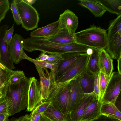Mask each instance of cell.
<instances>
[{
	"instance_id": "1",
	"label": "cell",
	"mask_w": 121,
	"mask_h": 121,
	"mask_svg": "<svg viewBox=\"0 0 121 121\" xmlns=\"http://www.w3.org/2000/svg\"><path fill=\"white\" fill-rule=\"evenodd\" d=\"M23 46L24 49L29 52L39 51L49 54H60L70 52L86 53L89 48L76 42L62 44L49 41L44 38L31 37L24 39Z\"/></svg>"
},
{
	"instance_id": "2",
	"label": "cell",
	"mask_w": 121,
	"mask_h": 121,
	"mask_svg": "<svg viewBox=\"0 0 121 121\" xmlns=\"http://www.w3.org/2000/svg\"><path fill=\"white\" fill-rule=\"evenodd\" d=\"M30 78L26 77L19 83L10 85L7 95L9 111L11 116L27 108Z\"/></svg>"
},
{
	"instance_id": "3",
	"label": "cell",
	"mask_w": 121,
	"mask_h": 121,
	"mask_svg": "<svg viewBox=\"0 0 121 121\" xmlns=\"http://www.w3.org/2000/svg\"><path fill=\"white\" fill-rule=\"evenodd\" d=\"M74 36L75 42L79 44L99 50L106 48V30L94 25L75 33Z\"/></svg>"
},
{
	"instance_id": "4",
	"label": "cell",
	"mask_w": 121,
	"mask_h": 121,
	"mask_svg": "<svg viewBox=\"0 0 121 121\" xmlns=\"http://www.w3.org/2000/svg\"><path fill=\"white\" fill-rule=\"evenodd\" d=\"M107 34L105 50L112 59L121 56V14L111 21Z\"/></svg>"
},
{
	"instance_id": "5",
	"label": "cell",
	"mask_w": 121,
	"mask_h": 121,
	"mask_svg": "<svg viewBox=\"0 0 121 121\" xmlns=\"http://www.w3.org/2000/svg\"><path fill=\"white\" fill-rule=\"evenodd\" d=\"M13 1L18 10L22 27L27 31L37 28L39 18L36 9L23 0H14Z\"/></svg>"
},
{
	"instance_id": "6",
	"label": "cell",
	"mask_w": 121,
	"mask_h": 121,
	"mask_svg": "<svg viewBox=\"0 0 121 121\" xmlns=\"http://www.w3.org/2000/svg\"><path fill=\"white\" fill-rule=\"evenodd\" d=\"M57 85L46 101L51 102L59 111L63 114L69 113L70 82Z\"/></svg>"
},
{
	"instance_id": "7",
	"label": "cell",
	"mask_w": 121,
	"mask_h": 121,
	"mask_svg": "<svg viewBox=\"0 0 121 121\" xmlns=\"http://www.w3.org/2000/svg\"><path fill=\"white\" fill-rule=\"evenodd\" d=\"M90 55L83 53L74 64L56 79L57 84L68 82L76 79L86 70Z\"/></svg>"
},
{
	"instance_id": "8",
	"label": "cell",
	"mask_w": 121,
	"mask_h": 121,
	"mask_svg": "<svg viewBox=\"0 0 121 121\" xmlns=\"http://www.w3.org/2000/svg\"><path fill=\"white\" fill-rule=\"evenodd\" d=\"M40 79L41 89V101L46 102L50 95L56 86L55 70H51L50 72L47 68H42L35 66Z\"/></svg>"
},
{
	"instance_id": "9",
	"label": "cell",
	"mask_w": 121,
	"mask_h": 121,
	"mask_svg": "<svg viewBox=\"0 0 121 121\" xmlns=\"http://www.w3.org/2000/svg\"><path fill=\"white\" fill-rule=\"evenodd\" d=\"M121 75L117 72H113L101 99L114 103L121 92Z\"/></svg>"
},
{
	"instance_id": "10",
	"label": "cell",
	"mask_w": 121,
	"mask_h": 121,
	"mask_svg": "<svg viewBox=\"0 0 121 121\" xmlns=\"http://www.w3.org/2000/svg\"><path fill=\"white\" fill-rule=\"evenodd\" d=\"M20 35L15 34L12 37L11 42L8 45L9 52L13 62L19 63L23 60H27L28 56L24 52L23 42L24 40Z\"/></svg>"
},
{
	"instance_id": "11",
	"label": "cell",
	"mask_w": 121,
	"mask_h": 121,
	"mask_svg": "<svg viewBox=\"0 0 121 121\" xmlns=\"http://www.w3.org/2000/svg\"><path fill=\"white\" fill-rule=\"evenodd\" d=\"M9 27L7 25L0 26V62L8 68L12 70L15 67L9 55L5 39Z\"/></svg>"
},
{
	"instance_id": "12",
	"label": "cell",
	"mask_w": 121,
	"mask_h": 121,
	"mask_svg": "<svg viewBox=\"0 0 121 121\" xmlns=\"http://www.w3.org/2000/svg\"><path fill=\"white\" fill-rule=\"evenodd\" d=\"M59 29L67 30L69 34L73 35L78 25V18L72 11L67 9L59 16L58 20Z\"/></svg>"
},
{
	"instance_id": "13",
	"label": "cell",
	"mask_w": 121,
	"mask_h": 121,
	"mask_svg": "<svg viewBox=\"0 0 121 121\" xmlns=\"http://www.w3.org/2000/svg\"><path fill=\"white\" fill-rule=\"evenodd\" d=\"M41 89L39 82L34 77H30L29 86L28 107L26 111L33 110L41 101Z\"/></svg>"
},
{
	"instance_id": "14",
	"label": "cell",
	"mask_w": 121,
	"mask_h": 121,
	"mask_svg": "<svg viewBox=\"0 0 121 121\" xmlns=\"http://www.w3.org/2000/svg\"><path fill=\"white\" fill-rule=\"evenodd\" d=\"M83 53L70 52L61 54L64 60L58 63L55 71L56 79L67 70Z\"/></svg>"
},
{
	"instance_id": "15",
	"label": "cell",
	"mask_w": 121,
	"mask_h": 121,
	"mask_svg": "<svg viewBox=\"0 0 121 121\" xmlns=\"http://www.w3.org/2000/svg\"><path fill=\"white\" fill-rule=\"evenodd\" d=\"M70 89L69 113L73 109L74 105L77 102L79 101L85 94L79 82L77 79L71 81H70Z\"/></svg>"
},
{
	"instance_id": "16",
	"label": "cell",
	"mask_w": 121,
	"mask_h": 121,
	"mask_svg": "<svg viewBox=\"0 0 121 121\" xmlns=\"http://www.w3.org/2000/svg\"><path fill=\"white\" fill-rule=\"evenodd\" d=\"M99 57L100 71L110 76L114 69L112 59L105 49L99 50Z\"/></svg>"
},
{
	"instance_id": "17",
	"label": "cell",
	"mask_w": 121,
	"mask_h": 121,
	"mask_svg": "<svg viewBox=\"0 0 121 121\" xmlns=\"http://www.w3.org/2000/svg\"><path fill=\"white\" fill-rule=\"evenodd\" d=\"M59 30L58 21L52 23L31 32L30 37L45 39L51 37L56 34Z\"/></svg>"
},
{
	"instance_id": "18",
	"label": "cell",
	"mask_w": 121,
	"mask_h": 121,
	"mask_svg": "<svg viewBox=\"0 0 121 121\" xmlns=\"http://www.w3.org/2000/svg\"><path fill=\"white\" fill-rule=\"evenodd\" d=\"M95 76L88 72L86 70L76 79L79 82L85 94L93 92Z\"/></svg>"
},
{
	"instance_id": "19",
	"label": "cell",
	"mask_w": 121,
	"mask_h": 121,
	"mask_svg": "<svg viewBox=\"0 0 121 121\" xmlns=\"http://www.w3.org/2000/svg\"><path fill=\"white\" fill-rule=\"evenodd\" d=\"M78 1L79 5L88 9L95 17H101L107 11L102 6L97 2L96 0Z\"/></svg>"
},
{
	"instance_id": "20",
	"label": "cell",
	"mask_w": 121,
	"mask_h": 121,
	"mask_svg": "<svg viewBox=\"0 0 121 121\" xmlns=\"http://www.w3.org/2000/svg\"><path fill=\"white\" fill-rule=\"evenodd\" d=\"M45 39L49 41L62 44L75 42L74 35H70L67 30L64 29H59L55 35Z\"/></svg>"
},
{
	"instance_id": "21",
	"label": "cell",
	"mask_w": 121,
	"mask_h": 121,
	"mask_svg": "<svg viewBox=\"0 0 121 121\" xmlns=\"http://www.w3.org/2000/svg\"><path fill=\"white\" fill-rule=\"evenodd\" d=\"M92 48L93 52L90 56L86 70L90 74L95 75L100 71L99 63V50Z\"/></svg>"
},
{
	"instance_id": "22",
	"label": "cell",
	"mask_w": 121,
	"mask_h": 121,
	"mask_svg": "<svg viewBox=\"0 0 121 121\" xmlns=\"http://www.w3.org/2000/svg\"><path fill=\"white\" fill-rule=\"evenodd\" d=\"M109 12L117 16L121 14V0H96Z\"/></svg>"
},
{
	"instance_id": "23",
	"label": "cell",
	"mask_w": 121,
	"mask_h": 121,
	"mask_svg": "<svg viewBox=\"0 0 121 121\" xmlns=\"http://www.w3.org/2000/svg\"><path fill=\"white\" fill-rule=\"evenodd\" d=\"M68 114H64L62 113L51 102L43 114L52 121H68L67 116Z\"/></svg>"
},
{
	"instance_id": "24",
	"label": "cell",
	"mask_w": 121,
	"mask_h": 121,
	"mask_svg": "<svg viewBox=\"0 0 121 121\" xmlns=\"http://www.w3.org/2000/svg\"><path fill=\"white\" fill-rule=\"evenodd\" d=\"M14 71L8 68L0 62V87L9 83Z\"/></svg>"
},
{
	"instance_id": "25",
	"label": "cell",
	"mask_w": 121,
	"mask_h": 121,
	"mask_svg": "<svg viewBox=\"0 0 121 121\" xmlns=\"http://www.w3.org/2000/svg\"><path fill=\"white\" fill-rule=\"evenodd\" d=\"M27 60L34 63L35 66L42 68H48L51 70H55L57 68L58 64H51L45 61H41L32 59L28 57Z\"/></svg>"
},
{
	"instance_id": "26",
	"label": "cell",
	"mask_w": 121,
	"mask_h": 121,
	"mask_svg": "<svg viewBox=\"0 0 121 121\" xmlns=\"http://www.w3.org/2000/svg\"><path fill=\"white\" fill-rule=\"evenodd\" d=\"M100 85V99L102 98L110 78L111 75L108 77L102 72L99 73Z\"/></svg>"
},
{
	"instance_id": "27",
	"label": "cell",
	"mask_w": 121,
	"mask_h": 121,
	"mask_svg": "<svg viewBox=\"0 0 121 121\" xmlns=\"http://www.w3.org/2000/svg\"><path fill=\"white\" fill-rule=\"evenodd\" d=\"M26 77L23 71H15L9 79V83L11 85L17 84L20 82Z\"/></svg>"
},
{
	"instance_id": "28",
	"label": "cell",
	"mask_w": 121,
	"mask_h": 121,
	"mask_svg": "<svg viewBox=\"0 0 121 121\" xmlns=\"http://www.w3.org/2000/svg\"><path fill=\"white\" fill-rule=\"evenodd\" d=\"M10 3L8 0H0V24L10 9Z\"/></svg>"
},
{
	"instance_id": "29",
	"label": "cell",
	"mask_w": 121,
	"mask_h": 121,
	"mask_svg": "<svg viewBox=\"0 0 121 121\" xmlns=\"http://www.w3.org/2000/svg\"><path fill=\"white\" fill-rule=\"evenodd\" d=\"M0 114L8 117L11 116L9 111V103L7 95L6 97L0 99Z\"/></svg>"
},
{
	"instance_id": "30",
	"label": "cell",
	"mask_w": 121,
	"mask_h": 121,
	"mask_svg": "<svg viewBox=\"0 0 121 121\" xmlns=\"http://www.w3.org/2000/svg\"><path fill=\"white\" fill-rule=\"evenodd\" d=\"M99 100L98 99H96L93 100L89 104L84 110L82 116L83 117L85 118L88 116L93 112Z\"/></svg>"
},
{
	"instance_id": "31",
	"label": "cell",
	"mask_w": 121,
	"mask_h": 121,
	"mask_svg": "<svg viewBox=\"0 0 121 121\" xmlns=\"http://www.w3.org/2000/svg\"><path fill=\"white\" fill-rule=\"evenodd\" d=\"M48 55V58L45 61L50 64H54L58 63L64 59L61 54H59L51 53Z\"/></svg>"
},
{
	"instance_id": "32",
	"label": "cell",
	"mask_w": 121,
	"mask_h": 121,
	"mask_svg": "<svg viewBox=\"0 0 121 121\" xmlns=\"http://www.w3.org/2000/svg\"><path fill=\"white\" fill-rule=\"evenodd\" d=\"M10 9L16 24L17 25H20L21 24V21L19 15L16 5L13 1L11 4Z\"/></svg>"
},
{
	"instance_id": "33",
	"label": "cell",
	"mask_w": 121,
	"mask_h": 121,
	"mask_svg": "<svg viewBox=\"0 0 121 121\" xmlns=\"http://www.w3.org/2000/svg\"><path fill=\"white\" fill-rule=\"evenodd\" d=\"M51 104V102L40 101L34 110L41 114H43Z\"/></svg>"
},
{
	"instance_id": "34",
	"label": "cell",
	"mask_w": 121,
	"mask_h": 121,
	"mask_svg": "<svg viewBox=\"0 0 121 121\" xmlns=\"http://www.w3.org/2000/svg\"><path fill=\"white\" fill-rule=\"evenodd\" d=\"M94 88V91L93 92L99 100L100 99V95L99 76L98 73L95 76Z\"/></svg>"
},
{
	"instance_id": "35",
	"label": "cell",
	"mask_w": 121,
	"mask_h": 121,
	"mask_svg": "<svg viewBox=\"0 0 121 121\" xmlns=\"http://www.w3.org/2000/svg\"><path fill=\"white\" fill-rule=\"evenodd\" d=\"M14 31V26L6 31L5 35L6 42L8 45L10 44L12 38V35Z\"/></svg>"
},
{
	"instance_id": "36",
	"label": "cell",
	"mask_w": 121,
	"mask_h": 121,
	"mask_svg": "<svg viewBox=\"0 0 121 121\" xmlns=\"http://www.w3.org/2000/svg\"><path fill=\"white\" fill-rule=\"evenodd\" d=\"M30 115V121H39L42 114L33 110Z\"/></svg>"
},
{
	"instance_id": "37",
	"label": "cell",
	"mask_w": 121,
	"mask_h": 121,
	"mask_svg": "<svg viewBox=\"0 0 121 121\" xmlns=\"http://www.w3.org/2000/svg\"><path fill=\"white\" fill-rule=\"evenodd\" d=\"M108 105L105 108V111L113 116H116L114 109L110 103L108 104Z\"/></svg>"
},
{
	"instance_id": "38",
	"label": "cell",
	"mask_w": 121,
	"mask_h": 121,
	"mask_svg": "<svg viewBox=\"0 0 121 121\" xmlns=\"http://www.w3.org/2000/svg\"><path fill=\"white\" fill-rule=\"evenodd\" d=\"M42 52L39 56L36 59V60L39 61H45L48 58L49 56L47 53L44 52Z\"/></svg>"
},
{
	"instance_id": "39",
	"label": "cell",
	"mask_w": 121,
	"mask_h": 121,
	"mask_svg": "<svg viewBox=\"0 0 121 121\" xmlns=\"http://www.w3.org/2000/svg\"><path fill=\"white\" fill-rule=\"evenodd\" d=\"M28 115V114H26L24 116L17 118L13 117L10 119H9L8 118L5 121H23Z\"/></svg>"
},
{
	"instance_id": "40",
	"label": "cell",
	"mask_w": 121,
	"mask_h": 121,
	"mask_svg": "<svg viewBox=\"0 0 121 121\" xmlns=\"http://www.w3.org/2000/svg\"><path fill=\"white\" fill-rule=\"evenodd\" d=\"M109 103L114 109L116 116L121 121V112L115 106L114 103Z\"/></svg>"
},
{
	"instance_id": "41",
	"label": "cell",
	"mask_w": 121,
	"mask_h": 121,
	"mask_svg": "<svg viewBox=\"0 0 121 121\" xmlns=\"http://www.w3.org/2000/svg\"><path fill=\"white\" fill-rule=\"evenodd\" d=\"M121 56H120L117 59V68L118 72L121 75Z\"/></svg>"
},
{
	"instance_id": "42",
	"label": "cell",
	"mask_w": 121,
	"mask_h": 121,
	"mask_svg": "<svg viewBox=\"0 0 121 121\" xmlns=\"http://www.w3.org/2000/svg\"><path fill=\"white\" fill-rule=\"evenodd\" d=\"M39 121H52L47 117L43 114H42L41 117Z\"/></svg>"
},
{
	"instance_id": "43",
	"label": "cell",
	"mask_w": 121,
	"mask_h": 121,
	"mask_svg": "<svg viewBox=\"0 0 121 121\" xmlns=\"http://www.w3.org/2000/svg\"><path fill=\"white\" fill-rule=\"evenodd\" d=\"M9 117L0 114V121H5Z\"/></svg>"
},
{
	"instance_id": "44",
	"label": "cell",
	"mask_w": 121,
	"mask_h": 121,
	"mask_svg": "<svg viewBox=\"0 0 121 121\" xmlns=\"http://www.w3.org/2000/svg\"><path fill=\"white\" fill-rule=\"evenodd\" d=\"M27 4L31 5L34 4L36 1V0H23Z\"/></svg>"
},
{
	"instance_id": "45",
	"label": "cell",
	"mask_w": 121,
	"mask_h": 121,
	"mask_svg": "<svg viewBox=\"0 0 121 121\" xmlns=\"http://www.w3.org/2000/svg\"><path fill=\"white\" fill-rule=\"evenodd\" d=\"M93 52V50L92 48H89L87 50L86 53L88 55H91Z\"/></svg>"
},
{
	"instance_id": "46",
	"label": "cell",
	"mask_w": 121,
	"mask_h": 121,
	"mask_svg": "<svg viewBox=\"0 0 121 121\" xmlns=\"http://www.w3.org/2000/svg\"><path fill=\"white\" fill-rule=\"evenodd\" d=\"M30 115H29L23 121H29Z\"/></svg>"
},
{
	"instance_id": "47",
	"label": "cell",
	"mask_w": 121,
	"mask_h": 121,
	"mask_svg": "<svg viewBox=\"0 0 121 121\" xmlns=\"http://www.w3.org/2000/svg\"><path fill=\"white\" fill-rule=\"evenodd\" d=\"M29 121H30V120H29Z\"/></svg>"
}]
</instances>
